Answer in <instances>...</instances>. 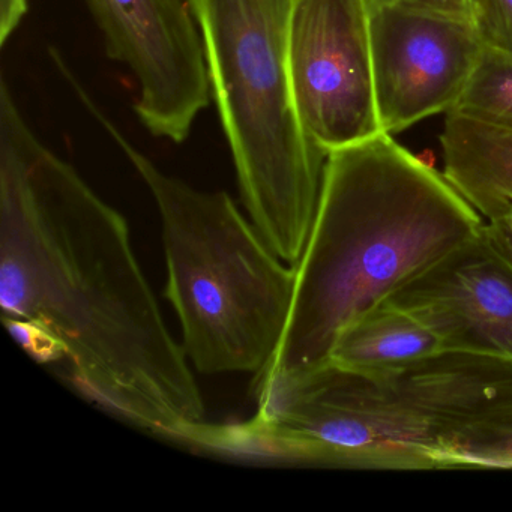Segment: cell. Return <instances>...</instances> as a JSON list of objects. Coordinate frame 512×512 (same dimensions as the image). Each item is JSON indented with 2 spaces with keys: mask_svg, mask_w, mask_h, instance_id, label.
I'll list each match as a JSON object with an SVG mask.
<instances>
[{
  "mask_svg": "<svg viewBox=\"0 0 512 512\" xmlns=\"http://www.w3.org/2000/svg\"><path fill=\"white\" fill-rule=\"evenodd\" d=\"M0 305L58 338L94 403L199 445L206 406L161 313L127 218L32 131L0 85Z\"/></svg>",
  "mask_w": 512,
  "mask_h": 512,
  "instance_id": "obj_1",
  "label": "cell"
},
{
  "mask_svg": "<svg viewBox=\"0 0 512 512\" xmlns=\"http://www.w3.org/2000/svg\"><path fill=\"white\" fill-rule=\"evenodd\" d=\"M485 220L445 175L391 134L326 157L316 217L295 265L280 346L257 395L328 362L341 329L476 235Z\"/></svg>",
  "mask_w": 512,
  "mask_h": 512,
  "instance_id": "obj_2",
  "label": "cell"
},
{
  "mask_svg": "<svg viewBox=\"0 0 512 512\" xmlns=\"http://www.w3.org/2000/svg\"><path fill=\"white\" fill-rule=\"evenodd\" d=\"M272 454L352 469L430 470L443 440L512 409V361L443 350L398 373L322 367L257 401Z\"/></svg>",
  "mask_w": 512,
  "mask_h": 512,
  "instance_id": "obj_3",
  "label": "cell"
},
{
  "mask_svg": "<svg viewBox=\"0 0 512 512\" xmlns=\"http://www.w3.org/2000/svg\"><path fill=\"white\" fill-rule=\"evenodd\" d=\"M59 71L154 199L166 262L164 298L178 317L194 370L262 373L289 320L295 266L278 256L229 194L167 175L104 115L65 62Z\"/></svg>",
  "mask_w": 512,
  "mask_h": 512,
  "instance_id": "obj_4",
  "label": "cell"
},
{
  "mask_svg": "<svg viewBox=\"0 0 512 512\" xmlns=\"http://www.w3.org/2000/svg\"><path fill=\"white\" fill-rule=\"evenodd\" d=\"M205 49L211 95L232 152L242 206L295 266L307 244L325 170L290 85L295 0H188Z\"/></svg>",
  "mask_w": 512,
  "mask_h": 512,
  "instance_id": "obj_5",
  "label": "cell"
},
{
  "mask_svg": "<svg viewBox=\"0 0 512 512\" xmlns=\"http://www.w3.org/2000/svg\"><path fill=\"white\" fill-rule=\"evenodd\" d=\"M289 70L299 122L326 154L383 133L368 0H295Z\"/></svg>",
  "mask_w": 512,
  "mask_h": 512,
  "instance_id": "obj_6",
  "label": "cell"
},
{
  "mask_svg": "<svg viewBox=\"0 0 512 512\" xmlns=\"http://www.w3.org/2000/svg\"><path fill=\"white\" fill-rule=\"evenodd\" d=\"M107 58L139 86L136 113L158 139L184 143L211 85L199 26L188 0H85Z\"/></svg>",
  "mask_w": 512,
  "mask_h": 512,
  "instance_id": "obj_7",
  "label": "cell"
},
{
  "mask_svg": "<svg viewBox=\"0 0 512 512\" xmlns=\"http://www.w3.org/2000/svg\"><path fill=\"white\" fill-rule=\"evenodd\" d=\"M374 94L383 133L449 113L469 83L484 43L466 17L410 5H374Z\"/></svg>",
  "mask_w": 512,
  "mask_h": 512,
  "instance_id": "obj_8",
  "label": "cell"
},
{
  "mask_svg": "<svg viewBox=\"0 0 512 512\" xmlns=\"http://www.w3.org/2000/svg\"><path fill=\"white\" fill-rule=\"evenodd\" d=\"M380 302L415 316L445 350L512 361V265L484 226Z\"/></svg>",
  "mask_w": 512,
  "mask_h": 512,
  "instance_id": "obj_9",
  "label": "cell"
},
{
  "mask_svg": "<svg viewBox=\"0 0 512 512\" xmlns=\"http://www.w3.org/2000/svg\"><path fill=\"white\" fill-rule=\"evenodd\" d=\"M443 175L485 218L512 208V131L446 113Z\"/></svg>",
  "mask_w": 512,
  "mask_h": 512,
  "instance_id": "obj_10",
  "label": "cell"
},
{
  "mask_svg": "<svg viewBox=\"0 0 512 512\" xmlns=\"http://www.w3.org/2000/svg\"><path fill=\"white\" fill-rule=\"evenodd\" d=\"M443 350L440 338L415 316L379 302L341 329L328 362L350 373L385 377Z\"/></svg>",
  "mask_w": 512,
  "mask_h": 512,
  "instance_id": "obj_11",
  "label": "cell"
},
{
  "mask_svg": "<svg viewBox=\"0 0 512 512\" xmlns=\"http://www.w3.org/2000/svg\"><path fill=\"white\" fill-rule=\"evenodd\" d=\"M433 460L434 469H512V409L452 434Z\"/></svg>",
  "mask_w": 512,
  "mask_h": 512,
  "instance_id": "obj_12",
  "label": "cell"
},
{
  "mask_svg": "<svg viewBox=\"0 0 512 512\" xmlns=\"http://www.w3.org/2000/svg\"><path fill=\"white\" fill-rule=\"evenodd\" d=\"M449 113L512 131V53L484 47L469 83Z\"/></svg>",
  "mask_w": 512,
  "mask_h": 512,
  "instance_id": "obj_13",
  "label": "cell"
},
{
  "mask_svg": "<svg viewBox=\"0 0 512 512\" xmlns=\"http://www.w3.org/2000/svg\"><path fill=\"white\" fill-rule=\"evenodd\" d=\"M469 10L484 46L512 53V0H469Z\"/></svg>",
  "mask_w": 512,
  "mask_h": 512,
  "instance_id": "obj_14",
  "label": "cell"
},
{
  "mask_svg": "<svg viewBox=\"0 0 512 512\" xmlns=\"http://www.w3.org/2000/svg\"><path fill=\"white\" fill-rule=\"evenodd\" d=\"M5 326H7L10 334L16 338L17 343L25 349L29 356L41 364L46 362L65 361V350L59 343L55 335L50 334L46 328L38 325V323L29 322V320L13 319V317H5Z\"/></svg>",
  "mask_w": 512,
  "mask_h": 512,
  "instance_id": "obj_15",
  "label": "cell"
},
{
  "mask_svg": "<svg viewBox=\"0 0 512 512\" xmlns=\"http://www.w3.org/2000/svg\"><path fill=\"white\" fill-rule=\"evenodd\" d=\"M484 232L491 244L512 265V208L499 217L485 221Z\"/></svg>",
  "mask_w": 512,
  "mask_h": 512,
  "instance_id": "obj_16",
  "label": "cell"
},
{
  "mask_svg": "<svg viewBox=\"0 0 512 512\" xmlns=\"http://www.w3.org/2000/svg\"><path fill=\"white\" fill-rule=\"evenodd\" d=\"M368 4L370 7H374V5H410V7L425 8V10L466 17L470 20L469 0H368Z\"/></svg>",
  "mask_w": 512,
  "mask_h": 512,
  "instance_id": "obj_17",
  "label": "cell"
},
{
  "mask_svg": "<svg viewBox=\"0 0 512 512\" xmlns=\"http://www.w3.org/2000/svg\"><path fill=\"white\" fill-rule=\"evenodd\" d=\"M28 0H0V44L5 46L28 13Z\"/></svg>",
  "mask_w": 512,
  "mask_h": 512,
  "instance_id": "obj_18",
  "label": "cell"
}]
</instances>
